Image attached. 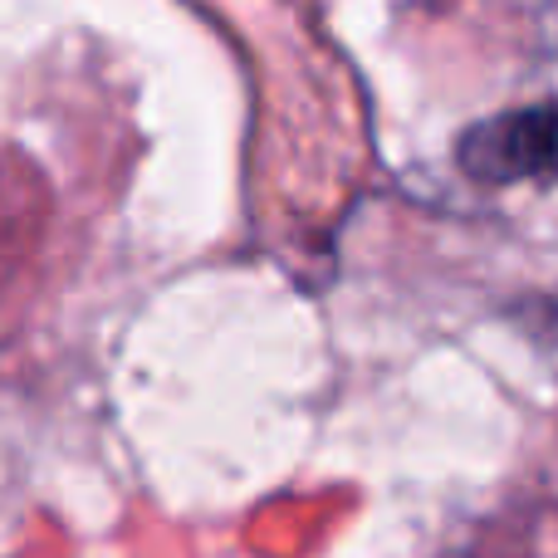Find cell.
I'll return each instance as SVG.
<instances>
[{
    "label": "cell",
    "instance_id": "6da1fadb",
    "mask_svg": "<svg viewBox=\"0 0 558 558\" xmlns=\"http://www.w3.org/2000/svg\"><path fill=\"white\" fill-rule=\"evenodd\" d=\"M456 167L475 186H554L558 182V104L505 108L456 137Z\"/></svg>",
    "mask_w": 558,
    "mask_h": 558
}]
</instances>
